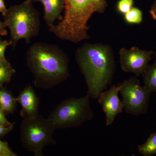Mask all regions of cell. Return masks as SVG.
I'll return each mask as SVG.
<instances>
[{
    "mask_svg": "<svg viewBox=\"0 0 156 156\" xmlns=\"http://www.w3.org/2000/svg\"><path fill=\"white\" fill-rule=\"evenodd\" d=\"M76 61L83 76L87 94L92 99L98 98L111 83L116 69L112 49L101 43H86L78 48Z\"/></svg>",
    "mask_w": 156,
    "mask_h": 156,
    "instance_id": "6da1fadb",
    "label": "cell"
},
{
    "mask_svg": "<svg viewBox=\"0 0 156 156\" xmlns=\"http://www.w3.org/2000/svg\"><path fill=\"white\" fill-rule=\"evenodd\" d=\"M26 61L38 88L50 89L69 77V58L57 45L35 43L27 50Z\"/></svg>",
    "mask_w": 156,
    "mask_h": 156,
    "instance_id": "7a4b0ae2",
    "label": "cell"
},
{
    "mask_svg": "<svg viewBox=\"0 0 156 156\" xmlns=\"http://www.w3.org/2000/svg\"><path fill=\"white\" fill-rule=\"evenodd\" d=\"M64 15L50 31L62 40L80 43L89 39L88 22L95 14H102L108 0H64Z\"/></svg>",
    "mask_w": 156,
    "mask_h": 156,
    "instance_id": "3957f363",
    "label": "cell"
},
{
    "mask_svg": "<svg viewBox=\"0 0 156 156\" xmlns=\"http://www.w3.org/2000/svg\"><path fill=\"white\" fill-rule=\"evenodd\" d=\"M32 0H25L19 5L7 9L3 15L4 22L9 29L11 42L13 48L20 40L27 44L38 35L40 29V14L34 7Z\"/></svg>",
    "mask_w": 156,
    "mask_h": 156,
    "instance_id": "277c9868",
    "label": "cell"
},
{
    "mask_svg": "<svg viewBox=\"0 0 156 156\" xmlns=\"http://www.w3.org/2000/svg\"><path fill=\"white\" fill-rule=\"evenodd\" d=\"M56 130L49 119L39 115L24 118L20 126V138L23 147L35 156H43L47 146L55 145L53 137Z\"/></svg>",
    "mask_w": 156,
    "mask_h": 156,
    "instance_id": "5b68a950",
    "label": "cell"
},
{
    "mask_svg": "<svg viewBox=\"0 0 156 156\" xmlns=\"http://www.w3.org/2000/svg\"><path fill=\"white\" fill-rule=\"evenodd\" d=\"M88 94L81 98H69L61 101L48 119L55 129L79 127L93 119Z\"/></svg>",
    "mask_w": 156,
    "mask_h": 156,
    "instance_id": "8992f818",
    "label": "cell"
},
{
    "mask_svg": "<svg viewBox=\"0 0 156 156\" xmlns=\"http://www.w3.org/2000/svg\"><path fill=\"white\" fill-rule=\"evenodd\" d=\"M119 92L126 113L139 115L147 111L149 101L151 92L136 77L130 78L120 84Z\"/></svg>",
    "mask_w": 156,
    "mask_h": 156,
    "instance_id": "52a82bcc",
    "label": "cell"
},
{
    "mask_svg": "<svg viewBox=\"0 0 156 156\" xmlns=\"http://www.w3.org/2000/svg\"><path fill=\"white\" fill-rule=\"evenodd\" d=\"M154 53L152 50H141L137 47L121 48L119 51L121 69L139 76L147 66Z\"/></svg>",
    "mask_w": 156,
    "mask_h": 156,
    "instance_id": "ba28073f",
    "label": "cell"
},
{
    "mask_svg": "<svg viewBox=\"0 0 156 156\" xmlns=\"http://www.w3.org/2000/svg\"><path fill=\"white\" fill-rule=\"evenodd\" d=\"M120 84L113 85L110 89L100 93L98 98V102L105 114L106 126H109L113 122L116 117L122 112L124 105L119 96Z\"/></svg>",
    "mask_w": 156,
    "mask_h": 156,
    "instance_id": "9c48e42d",
    "label": "cell"
},
{
    "mask_svg": "<svg viewBox=\"0 0 156 156\" xmlns=\"http://www.w3.org/2000/svg\"><path fill=\"white\" fill-rule=\"evenodd\" d=\"M16 100L22 107L20 115L23 119L39 115V98L30 85L27 86L20 92Z\"/></svg>",
    "mask_w": 156,
    "mask_h": 156,
    "instance_id": "30bf717a",
    "label": "cell"
},
{
    "mask_svg": "<svg viewBox=\"0 0 156 156\" xmlns=\"http://www.w3.org/2000/svg\"><path fill=\"white\" fill-rule=\"evenodd\" d=\"M40 2L44 8V20L49 27L54 25L57 20L62 19V13L64 11V0H32Z\"/></svg>",
    "mask_w": 156,
    "mask_h": 156,
    "instance_id": "8fae6325",
    "label": "cell"
},
{
    "mask_svg": "<svg viewBox=\"0 0 156 156\" xmlns=\"http://www.w3.org/2000/svg\"><path fill=\"white\" fill-rule=\"evenodd\" d=\"M141 75L144 87L151 92H156V58L152 64L148 65Z\"/></svg>",
    "mask_w": 156,
    "mask_h": 156,
    "instance_id": "7c38bea8",
    "label": "cell"
},
{
    "mask_svg": "<svg viewBox=\"0 0 156 156\" xmlns=\"http://www.w3.org/2000/svg\"><path fill=\"white\" fill-rule=\"evenodd\" d=\"M16 98L11 92L0 89V108L5 113H12L16 108Z\"/></svg>",
    "mask_w": 156,
    "mask_h": 156,
    "instance_id": "4fadbf2b",
    "label": "cell"
},
{
    "mask_svg": "<svg viewBox=\"0 0 156 156\" xmlns=\"http://www.w3.org/2000/svg\"><path fill=\"white\" fill-rule=\"evenodd\" d=\"M140 154L144 156L156 154V132L152 133L145 143L137 147Z\"/></svg>",
    "mask_w": 156,
    "mask_h": 156,
    "instance_id": "5bb4252c",
    "label": "cell"
},
{
    "mask_svg": "<svg viewBox=\"0 0 156 156\" xmlns=\"http://www.w3.org/2000/svg\"><path fill=\"white\" fill-rule=\"evenodd\" d=\"M16 70L8 61H0V87L11 81Z\"/></svg>",
    "mask_w": 156,
    "mask_h": 156,
    "instance_id": "9a60e30c",
    "label": "cell"
},
{
    "mask_svg": "<svg viewBox=\"0 0 156 156\" xmlns=\"http://www.w3.org/2000/svg\"><path fill=\"white\" fill-rule=\"evenodd\" d=\"M125 21L130 24H139L143 20V13L141 10L133 7L126 14H124Z\"/></svg>",
    "mask_w": 156,
    "mask_h": 156,
    "instance_id": "2e32d148",
    "label": "cell"
},
{
    "mask_svg": "<svg viewBox=\"0 0 156 156\" xmlns=\"http://www.w3.org/2000/svg\"><path fill=\"white\" fill-rule=\"evenodd\" d=\"M133 0H120L117 4V10L124 15L133 8Z\"/></svg>",
    "mask_w": 156,
    "mask_h": 156,
    "instance_id": "e0dca14e",
    "label": "cell"
},
{
    "mask_svg": "<svg viewBox=\"0 0 156 156\" xmlns=\"http://www.w3.org/2000/svg\"><path fill=\"white\" fill-rule=\"evenodd\" d=\"M17 156L16 154L10 149L7 143L4 142L0 140V156Z\"/></svg>",
    "mask_w": 156,
    "mask_h": 156,
    "instance_id": "ac0fdd59",
    "label": "cell"
},
{
    "mask_svg": "<svg viewBox=\"0 0 156 156\" xmlns=\"http://www.w3.org/2000/svg\"><path fill=\"white\" fill-rule=\"evenodd\" d=\"M10 45H11V42L3 41L0 37V61L7 60L5 57V52L7 48Z\"/></svg>",
    "mask_w": 156,
    "mask_h": 156,
    "instance_id": "d6986e66",
    "label": "cell"
},
{
    "mask_svg": "<svg viewBox=\"0 0 156 156\" xmlns=\"http://www.w3.org/2000/svg\"><path fill=\"white\" fill-rule=\"evenodd\" d=\"M13 124L10 122L5 116V112L2 110L0 108V125L4 126H10L13 125Z\"/></svg>",
    "mask_w": 156,
    "mask_h": 156,
    "instance_id": "ffe728a7",
    "label": "cell"
},
{
    "mask_svg": "<svg viewBox=\"0 0 156 156\" xmlns=\"http://www.w3.org/2000/svg\"><path fill=\"white\" fill-rule=\"evenodd\" d=\"M14 123L10 126H4L0 125V136L6 135L13 130Z\"/></svg>",
    "mask_w": 156,
    "mask_h": 156,
    "instance_id": "44dd1931",
    "label": "cell"
},
{
    "mask_svg": "<svg viewBox=\"0 0 156 156\" xmlns=\"http://www.w3.org/2000/svg\"><path fill=\"white\" fill-rule=\"evenodd\" d=\"M5 23L4 22L0 21V35L6 36L8 34V31L6 30Z\"/></svg>",
    "mask_w": 156,
    "mask_h": 156,
    "instance_id": "7402d4cb",
    "label": "cell"
},
{
    "mask_svg": "<svg viewBox=\"0 0 156 156\" xmlns=\"http://www.w3.org/2000/svg\"><path fill=\"white\" fill-rule=\"evenodd\" d=\"M150 13L153 19L156 20V0H155L154 2L151 7Z\"/></svg>",
    "mask_w": 156,
    "mask_h": 156,
    "instance_id": "603a6c76",
    "label": "cell"
},
{
    "mask_svg": "<svg viewBox=\"0 0 156 156\" xmlns=\"http://www.w3.org/2000/svg\"><path fill=\"white\" fill-rule=\"evenodd\" d=\"M5 3L3 0H0V12L2 13L3 15L5 13L7 10Z\"/></svg>",
    "mask_w": 156,
    "mask_h": 156,
    "instance_id": "cb8c5ba5",
    "label": "cell"
},
{
    "mask_svg": "<svg viewBox=\"0 0 156 156\" xmlns=\"http://www.w3.org/2000/svg\"><path fill=\"white\" fill-rule=\"evenodd\" d=\"M155 58H156V53H155Z\"/></svg>",
    "mask_w": 156,
    "mask_h": 156,
    "instance_id": "d4e9b609",
    "label": "cell"
}]
</instances>
